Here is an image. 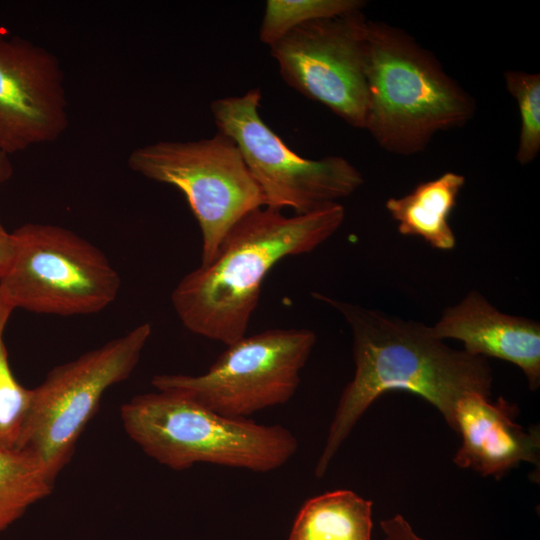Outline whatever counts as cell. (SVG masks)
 <instances>
[{
	"label": "cell",
	"instance_id": "ac0fdd59",
	"mask_svg": "<svg viewBox=\"0 0 540 540\" xmlns=\"http://www.w3.org/2000/svg\"><path fill=\"white\" fill-rule=\"evenodd\" d=\"M13 311L0 295V449L16 447L31 399L8 361L4 332Z\"/></svg>",
	"mask_w": 540,
	"mask_h": 540
},
{
	"label": "cell",
	"instance_id": "30bf717a",
	"mask_svg": "<svg viewBox=\"0 0 540 540\" xmlns=\"http://www.w3.org/2000/svg\"><path fill=\"white\" fill-rule=\"evenodd\" d=\"M361 11L302 24L270 46L283 80L355 128L368 111L366 34Z\"/></svg>",
	"mask_w": 540,
	"mask_h": 540
},
{
	"label": "cell",
	"instance_id": "44dd1931",
	"mask_svg": "<svg viewBox=\"0 0 540 540\" xmlns=\"http://www.w3.org/2000/svg\"><path fill=\"white\" fill-rule=\"evenodd\" d=\"M15 250V242L12 233L7 232L0 225V275L9 266Z\"/></svg>",
	"mask_w": 540,
	"mask_h": 540
},
{
	"label": "cell",
	"instance_id": "8992f818",
	"mask_svg": "<svg viewBox=\"0 0 540 540\" xmlns=\"http://www.w3.org/2000/svg\"><path fill=\"white\" fill-rule=\"evenodd\" d=\"M152 333L142 323L78 358L54 367L31 399L17 449L35 457L56 478L96 413L104 393L136 368Z\"/></svg>",
	"mask_w": 540,
	"mask_h": 540
},
{
	"label": "cell",
	"instance_id": "2e32d148",
	"mask_svg": "<svg viewBox=\"0 0 540 540\" xmlns=\"http://www.w3.org/2000/svg\"><path fill=\"white\" fill-rule=\"evenodd\" d=\"M54 480L31 454L17 448L0 449V533L48 496Z\"/></svg>",
	"mask_w": 540,
	"mask_h": 540
},
{
	"label": "cell",
	"instance_id": "5bb4252c",
	"mask_svg": "<svg viewBox=\"0 0 540 540\" xmlns=\"http://www.w3.org/2000/svg\"><path fill=\"white\" fill-rule=\"evenodd\" d=\"M465 177L455 172L419 183L410 193L402 197H391L386 209L398 224L402 235L418 236L430 246L450 250L455 247V234L449 217Z\"/></svg>",
	"mask_w": 540,
	"mask_h": 540
},
{
	"label": "cell",
	"instance_id": "7a4b0ae2",
	"mask_svg": "<svg viewBox=\"0 0 540 540\" xmlns=\"http://www.w3.org/2000/svg\"><path fill=\"white\" fill-rule=\"evenodd\" d=\"M344 218L340 203L293 216L265 206L250 211L231 228L209 263L178 282L171 294L178 318L192 333L226 346L239 340L247 333L271 269L286 257L316 249Z\"/></svg>",
	"mask_w": 540,
	"mask_h": 540
},
{
	"label": "cell",
	"instance_id": "4fadbf2b",
	"mask_svg": "<svg viewBox=\"0 0 540 540\" xmlns=\"http://www.w3.org/2000/svg\"><path fill=\"white\" fill-rule=\"evenodd\" d=\"M439 339H456L471 355L493 357L519 367L535 391L540 386V325L496 309L481 293L470 291L448 307L431 326Z\"/></svg>",
	"mask_w": 540,
	"mask_h": 540
},
{
	"label": "cell",
	"instance_id": "ba28073f",
	"mask_svg": "<svg viewBox=\"0 0 540 540\" xmlns=\"http://www.w3.org/2000/svg\"><path fill=\"white\" fill-rule=\"evenodd\" d=\"M259 89L212 101L218 131L230 137L258 185L265 207L308 214L339 203L364 182L341 156L307 159L292 151L261 118Z\"/></svg>",
	"mask_w": 540,
	"mask_h": 540
},
{
	"label": "cell",
	"instance_id": "277c9868",
	"mask_svg": "<svg viewBox=\"0 0 540 540\" xmlns=\"http://www.w3.org/2000/svg\"><path fill=\"white\" fill-rule=\"evenodd\" d=\"M120 417L146 455L176 471L208 463L270 472L298 450L284 426L222 416L176 389L137 395L121 406Z\"/></svg>",
	"mask_w": 540,
	"mask_h": 540
},
{
	"label": "cell",
	"instance_id": "5b68a950",
	"mask_svg": "<svg viewBox=\"0 0 540 540\" xmlns=\"http://www.w3.org/2000/svg\"><path fill=\"white\" fill-rule=\"evenodd\" d=\"M13 258L0 275V295L13 309L60 316L104 310L121 279L106 255L62 226L26 223L12 232Z\"/></svg>",
	"mask_w": 540,
	"mask_h": 540
},
{
	"label": "cell",
	"instance_id": "ffe728a7",
	"mask_svg": "<svg viewBox=\"0 0 540 540\" xmlns=\"http://www.w3.org/2000/svg\"><path fill=\"white\" fill-rule=\"evenodd\" d=\"M380 527L384 540H425L413 531L409 522L401 514L382 520Z\"/></svg>",
	"mask_w": 540,
	"mask_h": 540
},
{
	"label": "cell",
	"instance_id": "e0dca14e",
	"mask_svg": "<svg viewBox=\"0 0 540 540\" xmlns=\"http://www.w3.org/2000/svg\"><path fill=\"white\" fill-rule=\"evenodd\" d=\"M364 5L361 0H268L259 37L271 46L302 24L358 12Z\"/></svg>",
	"mask_w": 540,
	"mask_h": 540
},
{
	"label": "cell",
	"instance_id": "52a82bcc",
	"mask_svg": "<svg viewBox=\"0 0 540 540\" xmlns=\"http://www.w3.org/2000/svg\"><path fill=\"white\" fill-rule=\"evenodd\" d=\"M129 168L172 185L185 196L202 235L201 264L209 263L231 228L265 206L235 142L217 132L193 141H158L134 149Z\"/></svg>",
	"mask_w": 540,
	"mask_h": 540
},
{
	"label": "cell",
	"instance_id": "603a6c76",
	"mask_svg": "<svg viewBox=\"0 0 540 540\" xmlns=\"http://www.w3.org/2000/svg\"><path fill=\"white\" fill-rule=\"evenodd\" d=\"M0 225H2L1 222H0Z\"/></svg>",
	"mask_w": 540,
	"mask_h": 540
},
{
	"label": "cell",
	"instance_id": "3957f363",
	"mask_svg": "<svg viewBox=\"0 0 540 540\" xmlns=\"http://www.w3.org/2000/svg\"><path fill=\"white\" fill-rule=\"evenodd\" d=\"M365 128L387 152L423 151L442 131L465 125L475 111L471 96L434 55L408 33L367 22Z\"/></svg>",
	"mask_w": 540,
	"mask_h": 540
},
{
	"label": "cell",
	"instance_id": "9c48e42d",
	"mask_svg": "<svg viewBox=\"0 0 540 540\" xmlns=\"http://www.w3.org/2000/svg\"><path fill=\"white\" fill-rule=\"evenodd\" d=\"M315 343L309 329H268L227 345L203 374H158L151 384L185 392L222 416L248 418L294 396Z\"/></svg>",
	"mask_w": 540,
	"mask_h": 540
},
{
	"label": "cell",
	"instance_id": "d6986e66",
	"mask_svg": "<svg viewBox=\"0 0 540 540\" xmlns=\"http://www.w3.org/2000/svg\"><path fill=\"white\" fill-rule=\"evenodd\" d=\"M504 80L517 103L520 116L516 159L521 165H526L540 151V74L508 70Z\"/></svg>",
	"mask_w": 540,
	"mask_h": 540
},
{
	"label": "cell",
	"instance_id": "8fae6325",
	"mask_svg": "<svg viewBox=\"0 0 540 540\" xmlns=\"http://www.w3.org/2000/svg\"><path fill=\"white\" fill-rule=\"evenodd\" d=\"M67 104L58 58L0 30V153L57 140L69 125Z\"/></svg>",
	"mask_w": 540,
	"mask_h": 540
},
{
	"label": "cell",
	"instance_id": "7c38bea8",
	"mask_svg": "<svg viewBox=\"0 0 540 540\" xmlns=\"http://www.w3.org/2000/svg\"><path fill=\"white\" fill-rule=\"evenodd\" d=\"M515 404L500 397L469 393L455 408V433L461 438L453 462L481 476L499 480L510 470L525 462L540 466L539 424L529 429L519 425Z\"/></svg>",
	"mask_w": 540,
	"mask_h": 540
},
{
	"label": "cell",
	"instance_id": "9a60e30c",
	"mask_svg": "<svg viewBox=\"0 0 540 540\" xmlns=\"http://www.w3.org/2000/svg\"><path fill=\"white\" fill-rule=\"evenodd\" d=\"M372 501L339 489L308 499L288 540H371Z\"/></svg>",
	"mask_w": 540,
	"mask_h": 540
},
{
	"label": "cell",
	"instance_id": "6da1fadb",
	"mask_svg": "<svg viewBox=\"0 0 540 540\" xmlns=\"http://www.w3.org/2000/svg\"><path fill=\"white\" fill-rule=\"evenodd\" d=\"M312 297L338 311L352 335L353 379L343 389L314 474L322 478L354 426L382 394L406 391L433 405L455 432V408L466 394L491 396L486 358L456 350L431 326L390 316L322 293Z\"/></svg>",
	"mask_w": 540,
	"mask_h": 540
},
{
	"label": "cell",
	"instance_id": "7402d4cb",
	"mask_svg": "<svg viewBox=\"0 0 540 540\" xmlns=\"http://www.w3.org/2000/svg\"><path fill=\"white\" fill-rule=\"evenodd\" d=\"M13 174V165L9 156L0 153V185L11 178Z\"/></svg>",
	"mask_w": 540,
	"mask_h": 540
}]
</instances>
